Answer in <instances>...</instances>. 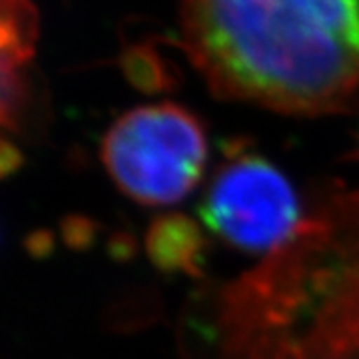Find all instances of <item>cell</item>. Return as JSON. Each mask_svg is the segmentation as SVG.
Returning <instances> with one entry per match:
<instances>
[{
	"instance_id": "cell-3",
	"label": "cell",
	"mask_w": 359,
	"mask_h": 359,
	"mask_svg": "<svg viewBox=\"0 0 359 359\" xmlns=\"http://www.w3.org/2000/svg\"><path fill=\"white\" fill-rule=\"evenodd\" d=\"M202 219L228 244L264 252L285 244L299 224L297 198L278 168L256 154H233L202 202Z\"/></svg>"
},
{
	"instance_id": "cell-6",
	"label": "cell",
	"mask_w": 359,
	"mask_h": 359,
	"mask_svg": "<svg viewBox=\"0 0 359 359\" xmlns=\"http://www.w3.org/2000/svg\"><path fill=\"white\" fill-rule=\"evenodd\" d=\"M122 68L128 80L142 90L154 92L166 84V72L158 54L148 46H132L122 56Z\"/></svg>"
},
{
	"instance_id": "cell-5",
	"label": "cell",
	"mask_w": 359,
	"mask_h": 359,
	"mask_svg": "<svg viewBox=\"0 0 359 359\" xmlns=\"http://www.w3.org/2000/svg\"><path fill=\"white\" fill-rule=\"evenodd\" d=\"M39 39V13L30 0H0V68L20 70Z\"/></svg>"
},
{
	"instance_id": "cell-1",
	"label": "cell",
	"mask_w": 359,
	"mask_h": 359,
	"mask_svg": "<svg viewBox=\"0 0 359 359\" xmlns=\"http://www.w3.org/2000/svg\"><path fill=\"white\" fill-rule=\"evenodd\" d=\"M182 30L219 96L292 114L359 100V0H184Z\"/></svg>"
},
{
	"instance_id": "cell-7",
	"label": "cell",
	"mask_w": 359,
	"mask_h": 359,
	"mask_svg": "<svg viewBox=\"0 0 359 359\" xmlns=\"http://www.w3.org/2000/svg\"><path fill=\"white\" fill-rule=\"evenodd\" d=\"M25 164V156L13 142L0 138V180L11 178Z\"/></svg>"
},
{
	"instance_id": "cell-2",
	"label": "cell",
	"mask_w": 359,
	"mask_h": 359,
	"mask_svg": "<svg viewBox=\"0 0 359 359\" xmlns=\"http://www.w3.org/2000/svg\"><path fill=\"white\" fill-rule=\"evenodd\" d=\"M208 156L198 118L174 104L142 106L116 120L102 160L118 188L150 205L174 204L202 178Z\"/></svg>"
},
{
	"instance_id": "cell-4",
	"label": "cell",
	"mask_w": 359,
	"mask_h": 359,
	"mask_svg": "<svg viewBox=\"0 0 359 359\" xmlns=\"http://www.w3.org/2000/svg\"><path fill=\"white\" fill-rule=\"evenodd\" d=\"M148 250L152 262L162 269L194 273L200 264L202 236L190 219L170 216L152 226Z\"/></svg>"
}]
</instances>
